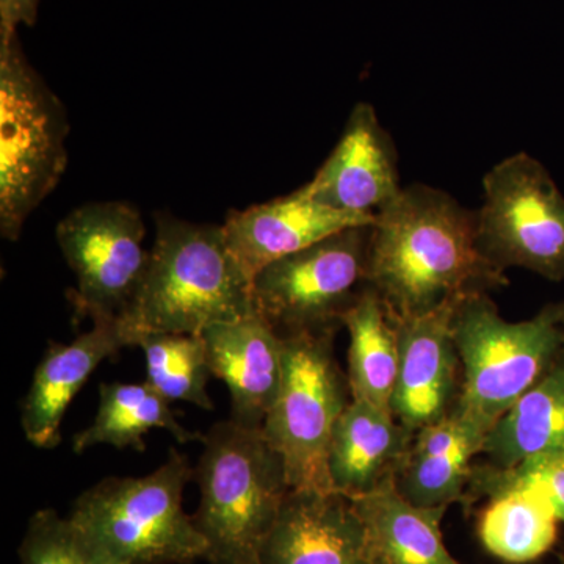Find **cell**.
<instances>
[{"label": "cell", "instance_id": "cell-17", "mask_svg": "<svg viewBox=\"0 0 564 564\" xmlns=\"http://www.w3.org/2000/svg\"><path fill=\"white\" fill-rule=\"evenodd\" d=\"M414 434L397 421L392 411L351 400L337 419L329 441L333 491L356 499L395 481Z\"/></svg>", "mask_w": 564, "mask_h": 564}, {"label": "cell", "instance_id": "cell-22", "mask_svg": "<svg viewBox=\"0 0 564 564\" xmlns=\"http://www.w3.org/2000/svg\"><path fill=\"white\" fill-rule=\"evenodd\" d=\"M172 433L181 444L203 441L199 433L188 432L170 408L169 400L144 383H102L95 421L73 437L74 454H84L96 445L147 451L143 437L151 430Z\"/></svg>", "mask_w": 564, "mask_h": 564}, {"label": "cell", "instance_id": "cell-10", "mask_svg": "<svg viewBox=\"0 0 564 564\" xmlns=\"http://www.w3.org/2000/svg\"><path fill=\"white\" fill-rule=\"evenodd\" d=\"M57 243L76 274L68 291L76 322L122 321L150 265L147 228L132 204L88 203L57 225Z\"/></svg>", "mask_w": 564, "mask_h": 564}, {"label": "cell", "instance_id": "cell-3", "mask_svg": "<svg viewBox=\"0 0 564 564\" xmlns=\"http://www.w3.org/2000/svg\"><path fill=\"white\" fill-rule=\"evenodd\" d=\"M193 478L187 456L169 458L144 477H107L87 489L68 516L93 564H193L206 541L184 510Z\"/></svg>", "mask_w": 564, "mask_h": 564}, {"label": "cell", "instance_id": "cell-25", "mask_svg": "<svg viewBox=\"0 0 564 564\" xmlns=\"http://www.w3.org/2000/svg\"><path fill=\"white\" fill-rule=\"evenodd\" d=\"M510 488H530L543 494L564 522V452L533 456L511 469L489 463L474 464L463 507L469 514L475 503Z\"/></svg>", "mask_w": 564, "mask_h": 564}, {"label": "cell", "instance_id": "cell-15", "mask_svg": "<svg viewBox=\"0 0 564 564\" xmlns=\"http://www.w3.org/2000/svg\"><path fill=\"white\" fill-rule=\"evenodd\" d=\"M210 372L231 395V421L261 429L282 381V336L259 313L203 333Z\"/></svg>", "mask_w": 564, "mask_h": 564}, {"label": "cell", "instance_id": "cell-11", "mask_svg": "<svg viewBox=\"0 0 564 564\" xmlns=\"http://www.w3.org/2000/svg\"><path fill=\"white\" fill-rule=\"evenodd\" d=\"M452 299L430 313L393 322L399 332L400 366L392 414L411 432L443 421L458 403L463 369L454 336Z\"/></svg>", "mask_w": 564, "mask_h": 564}, {"label": "cell", "instance_id": "cell-13", "mask_svg": "<svg viewBox=\"0 0 564 564\" xmlns=\"http://www.w3.org/2000/svg\"><path fill=\"white\" fill-rule=\"evenodd\" d=\"M261 564H372V560L361 518L348 497L291 489L263 541Z\"/></svg>", "mask_w": 564, "mask_h": 564}, {"label": "cell", "instance_id": "cell-19", "mask_svg": "<svg viewBox=\"0 0 564 564\" xmlns=\"http://www.w3.org/2000/svg\"><path fill=\"white\" fill-rule=\"evenodd\" d=\"M350 500L366 530L372 564H462L445 547L441 532L448 507L408 502L395 481Z\"/></svg>", "mask_w": 564, "mask_h": 564}, {"label": "cell", "instance_id": "cell-21", "mask_svg": "<svg viewBox=\"0 0 564 564\" xmlns=\"http://www.w3.org/2000/svg\"><path fill=\"white\" fill-rule=\"evenodd\" d=\"M343 325L350 334L347 380L351 400L392 411L400 366L399 332L370 285L344 315Z\"/></svg>", "mask_w": 564, "mask_h": 564}, {"label": "cell", "instance_id": "cell-7", "mask_svg": "<svg viewBox=\"0 0 564 564\" xmlns=\"http://www.w3.org/2000/svg\"><path fill=\"white\" fill-rule=\"evenodd\" d=\"M337 332L282 336V381L262 430L296 491L334 492L328 448L334 425L351 402L334 355Z\"/></svg>", "mask_w": 564, "mask_h": 564}, {"label": "cell", "instance_id": "cell-23", "mask_svg": "<svg viewBox=\"0 0 564 564\" xmlns=\"http://www.w3.org/2000/svg\"><path fill=\"white\" fill-rule=\"evenodd\" d=\"M478 538L488 554L505 563L534 562L554 547L558 518L543 494L510 488L486 499Z\"/></svg>", "mask_w": 564, "mask_h": 564}, {"label": "cell", "instance_id": "cell-1", "mask_svg": "<svg viewBox=\"0 0 564 564\" xmlns=\"http://www.w3.org/2000/svg\"><path fill=\"white\" fill-rule=\"evenodd\" d=\"M367 284L389 318L400 322L510 280L478 248L475 212L447 192L417 184L375 217Z\"/></svg>", "mask_w": 564, "mask_h": 564}, {"label": "cell", "instance_id": "cell-14", "mask_svg": "<svg viewBox=\"0 0 564 564\" xmlns=\"http://www.w3.org/2000/svg\"><path fill=\"white\" fill-rule=\"evenodd\" d=\"M373 223L375 217L332 209L296 191L284 198L229 212L221 226L229 251L252 281L263 267L284 256L351 226Z\"/></svg>", "mask_w": 564, "mask_h": 564}, {"label": "cell", "instance_id": "cell-20", "mask_svg": "<svg viewBox=\"0 0 564 564\" xmlns=\"http://www.w3.org/2000/svg\"><path fill=\"white\" fill-rule=\"evenodd\" d=\"M564 452V358L499 419L488 436L486 463L511 469L533 456Z\"/></svg>", "mask_w": 564, "mask_h": 564}, {"label": "cell", "instance_id": "cell-4", "mask_svg": "<svg viewBox=\"0 0 564 564\" xmlns=\"http://www.w3.org/2000/svg\"><path fill=\"white\" fill-rule=\"evenodd\" d=\"M193 478L202 502L193 516L210 564H261V549L291 492L284 463L261 429L215 423Z\"/></svg>", "mask_w": 564, "mask_h": 564}, {"label": "cell", "instance_id": "cell-8", "mask_svg": "<svg viewBox=\"0 0 564 564\" xmlns=\"http://www.w3.org/2000/svg\"><path fill=\"white\" fill-rule=\"evenodd\" d=\"M372 225L351 226L284 256L252 280L256 313L281 336L339 332L366 291Z\"/></svg>", "mask_w": 564, "mask_h": 564}, {"label": "cell", "instance_id": "cell-6", "mask_svg": "<svg viewBox=\"0 0 564 564\" xmlns=\"http://www.w3.org/2000/svg\"><path fill=\"white\" fill-rule=\"evenodd\" d=\"M68 133L65 107L29 63L18 32L0 36V234L9 242L61 182Z\"/></svg>", "mask_w": 564, "mask_h": 564}, {"label": "cell", "instance_id": "cell-5", "mask_svg": "<svg viewBox=\"0 0 564 564\" xmlns=\"http://www.w3.org/2000/svg\"><path fill=\"white\" fill-rule=\"evenodd\" d=\"M454 336L463 369L454 411L489 433L564 358V302L529 321L507 322L489 293H474L456 307Z\"/></svg>", "mask_w": 564, "mask_h": 564}, {"label": "cell", "instance_id": "cell-9", "mask_svg": "<svg viewBox=\"0 0 564 564\" xmlns=\"http://www.w3.org/2000/svg\"><path fill=\"white\" fill-rule=\"evenodd\" d=\"M477 243L500 272L524 269L564 281V195L547 169L518 152L484 177Z\"/></svg>", "mask_w": 564, "mask_h": 564}, {"label": "cell", "instance_id": "cell-26", "mask_svg": "<svg viewBox=\"0 0 564 564\" xmlns=\"http://www.w3.org/2000/svg\"><path fill=\"white\" fill-rule=\"evenodd\" d=\"M18 556L21 564H93L69 519L50 508L32 516Z\"/></svg>", "mask_w": 564, "mask_h": 564}, {"label": "cell", "instance_id": "cell-16", "mask_svg": "<svg viewBox=\"0 0 564 564\" xmlns=\"http://www.w3.org/2000/svg\"><path fill=\"white\" fill-rule=\"evenodd\" d=\"M90 332L69 345L52 343L36 367L21 403V425L29 443L51 451L62 441V421L74 397L106 359L132 347L121 321L93 322Z\"/></svg>", "mask_w": 564, "mask_h": 564}, {"label": "cell", "instance_id": "cell-2", "mask_svg": "<svg viewBox=\"0 0 564 564\" xmlns=\"http://www.w3.org/2000/svg\"><path fill=\"white\" fill-rule=\"evenodd\" d=\"M154 220L150 265L121 321L131 344L137 333L203 334L256 313L252 281L229 251L223 226L166 212Z\"/></svg>", "mask_w": 564, "mask_h": 564}, {"label": "cell", "instance_id": "cell-12", "mask_svg": "<svg viewBox=\"0 0 564 564\" xmlns=\"http://www.w3.org/2000/svg\"><path fill=\"white\" fill-rule=\"evenodd\" d=\"M307 198L347 214L377 217L402 193L395 144L373 106L358 102L329 158L299 188Z\"/></svg>", "mask_w": 564, "mask_h": 564}, {"label": "cell", "instance_id": "cell-28", "mask_svg": "<svg viewBox=\"0 0 564 564\" xmlns=\"http://www.w3.org/2000/svg\"><path fill=\"white\" fill-rule=\"evenodd\" d=\"M562 564H564V558H563V562H562Z\"/></svg>", "mask_w": 564, "mask_h": 564}, {"label": "cell", "instance_id": "cell-24", "mask_svg": "<svg viewBox=\"0 0 564 564\" xmlns=\"http://www.w3.org/2000/svg\"><path fill=\"white\" fill-rule=\"evenodd\" d=\"M133 347L147 358V383L170 403L187 402L214 410L207 383L210 377L203 334L143 332L133 334Z\"/></svg>", "mask_w": 564, "mask_h": 564}, {"label": "cell", "instance_id": "cell-18", "mask_svg": "<svg viewBox=\"0 0 564 564\" xmlns=\"http://www.w3.org/2000/svg\"><path fill=\"white\" fill-rule=\"evenodd\" d=\"M488 430L452 411L443 421L414 434L410 454L395 478L397 491L417 507L463 503Z\"/></svg>", "mask_w": 564, "mask_h": 564}, {"label": "cell", "instance_id": "cell-27", "mask_svg": "<svg viewBox=\"0 0 564 564\" xmlns=\"http://www.w3.org/2000/svg\"><path fill=\"white\" fill-rule=\"evenodd\" d=\"M40 0H0V36L17 33L20 25L32 28Z\"/></svg>", "mask_w": 564, "mask_h": 564}]
</instances>
